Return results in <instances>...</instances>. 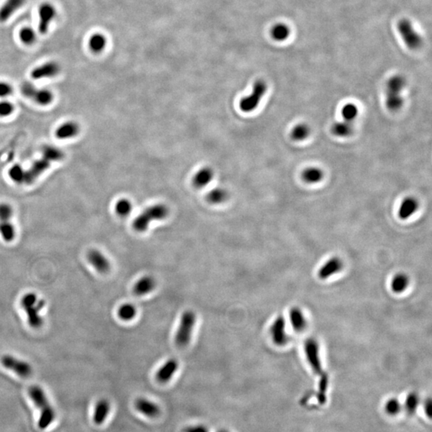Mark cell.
Segmentation results:
<instances>
[{
    "label": "cell",
    "mask_w": 432,
    "mask_h": 432,
    "mask_svg": "<svg viewBox=\"0 0 432 432\" xmlns=\"http://www.w3.org/2000/svg\"><path fill=\"white\" fill-rule=\"evenodd\" d=\"M420 403V396L416 393H410L406 397L403 407L409 415H413L417 411Z\"/></svg>",
    "instance_id": "1f68e13d"
},
{
    "label": "cell",
    "mask_w": 432,
    "mask_h": 432,
    "mask_svg": "<svg viewBox=\"0 0 432 432\" xmlns=\"http://www.w3.org/2000/svg\"><path fill=\"white\" fill-rule=\"evenodd\" d=\"M87 259L94 268L101 274L108 273L111 270V263L108 258L100 250L92 249L87 253Z\"/></svg>",
    "instance_id": "5bb4252c"
},
{
    "label": "cell",
    "mask_w": 432,
    "mask_h": 432,
    "mask_svg": "<svg viewBox=\"0 0 432 432\" xmlns=\"http://www.w3.org/2000/svg\"><path fill=\"white\" fill-rule=\"evenodd\" d=\"M323 173L322 170L318 168H309L304 170L302 173V179L304 182L309 184H317L323 180Z\"/></svg>",
    "instance_id": "f1b7e54d"
},
{
    "label": "cell",
    "mask_w": 432,
    "mask_h": 432,
    "mask_svg": "<svg viewBox=\"0 0 432 432\" xmlns=\"http://www.w3.org/2000/svg\"><path fill=\"white\" fill-rule=\"evenodd\" d=\"M20 305L25 311L30 327L34 329L41 328L44 323L41 311L45 307V301L34 292H28L21 299Z\"/></svg>",
    "instance_id": "6da1fadb"
},
{
    "label": "cell",
    "mask_w": 432,
    "mask_h": 432,
    "mask_svg": "<svg viewBox=\"0 0 432 432\" xmlns=\"http://www.w3.org/2000/svg\"><path fill=\"white\" fill-rule=\"evenodd\" d=\"M115 209L116 214L120 217H126L132 210V204L128 199H122L116 203Z\"/></svg>",
    "instance_id": "ab89813d"
},
{
    "label": "cell",
    "mask_w": 432,
    "mask_h": 432,
    "mask_svg": "<svg viewBox=\"0 0 432 432\" xmlns=\"http://www.w3.org/2000/svg\"><path fill=\"white\" fill-rule=\"evenodd\" d=\"M26 0H6L0 8V23H4L25 3Z\"/></svg>",
    "instance_id": "603a6c76"
},
{
    "label": "cell",
    "mask_w": 432,
    "mask_h": 432,
    "mask_svg": "<svg viewBox=\"0 0 432 432\" xmlns=\"http://www.w3.org/2000/svg\"><path fill=\"white\" fill-rule=\"evenodd\" d=\"M304 353L307 361L316 374H323L322 360H321L320 347L318 341L314 338H309L304 343Z\"/></svg>",
    "instance_id": "52a82bcc"
},
{
    "label": "cell",
    "mask_w": 432,
    "mask_h": 432,
    "mask_svg": "<svg viewBox=\"0 0 432 432\" xmlns=\"http://www.w3.org/2000/svg\"><path fill=\"white\" fill-rule=\"evenodd\" d=\"M110 403L107 399H100L95 406L94 422L97 425L104 424L110 412Z\"/></svg>",
    "instance_id": "4316f807"
},
{
    "label": "cell",
    "mask_w": 432,
    "mask_h": 432,
    "mask_svg": "<svg viewBox=\"0 0 432 432\" xmlns=\"http://www.w3.org/2000/svg\"><path fill=\"white\" fill-rule=\"evenodd\" d=\"M134 407L138 412L150 418H155L160 413L159 405L149 399L139 398L134 402Z\"/></svg>",
    "instance_id": "d6986e66"
},
{
    "label": "cell",
    "mask_w": 432,
    "mask_h": 432,
    "mask_svg": "<svg viewBox=\"0 0 432 432\" xmlns=\"http://www.w3.org/2000/svg\"><path fill=\"white\" fill-rule=\"evenodd\" d=\"M107 44V40L104 35L100 34H95L90 39L89 46L92 52L95 53H100L104 50Z\"/></svg>",
    "instance_id": "8d00e7d4"
},
{
    "label": "cell",
    "mask_w": 432,
    "mask_h": 432,
    "mask_svg": "<svg viewBox=\"0 0 432 432\" xmlns=\"http://www.w3.org/2000/svg\"><path fill=\"white\" fill-rule=\"evenodd\" d=\"M397 28L407 48L416 50L422 46V37L414 29L411 21L402 19L398 22Z\"/></svg>",
    "instance_id": "ba28073f"
},
{
    "label": "cell",
    "mask_w": 432,
    "mask_h": 432,
    "mask_svg": "<svg viewBox=\"0 0 432 432\" xmlns=\"http://www.w3.org/2000/svg\"><path fill=\"white\" fill-rule=\"evenodd\" d=\"M271 340L277 347H284L290 341L288 332V323L282 315L276 317L269 329Z\"/></svg>",
    "instance_id": "30bf717a"
},
{
    "label": "cell",
    "mask_w": 432,
    "mask_h": 432,
    "mask_svg": "<svg viewBox=\"0 0 432 432\" xmlns=\"http://www.w3.org/2000/svg\"><path fill=\"white\" fill-rule=\"evenodd\" d=\"M179 363L175 359L168 360L165 364L159 368L156 374V378L159 382L165 383L172 379V377L178 370Z\"/></svg>",
    "instance_id": "44dd1931"
},
{
    "label": "cell",
    "mask_w": 432,
    "mask_h": 432,
    "mask_svg": "<svg viewBox=\"0 0 432 432\" xmlns=\"http://www.w3.org/2000/svg\"><path fill=\"white\" fill-rule=\"evenodd\" d=\"M21 93L40 106H48L54 100V95L52 91L44 88H38L28 82L23 83L21 86Z\"/></svg>",
    "instance_id": "8992f818"
},
{
    "label": "cell",
    "mask_w": 432,
    "mask_h": 432,
    "mask_svg": "<svg viewBox=\"0 0 432 432\" xmlns=\"http://www.w3.org/2000/svg\"><path fill=\"white\" fill-rule=\"evenodd\" d=\"M228 198V193L223 188H215L211 190L207 194V199L209 203L213 204L224 203Z\"/></svg>",
    "instance_id": "d6a6232c"
},
{
    "label": "cell",
    "mask_w": 432,
    "mask_h": 432,
    "mask_svg": "<svg viewBox=\"0 0 432 432\" xmlns=\"http://www.w3.org/2000/svg\"><path fill=\"white\" fill-rule=\"evenodd\" d=\"M19 37H20L22 42L27 45L34 44L36 40V35H35V31L29 27H25L23 30H21Z\"/></svg>",
    "instance_id": "60d3db41"
},
{
    "label": "cell",
    "mask_w": 432,
    "mask_h": 432,
    "mask_svg": "<svg viewBox=\"0 0 432 432\" xmlns=\"http://www.w3.org/2000/svg\"><path fill=\"white\" fill-rule=\"evenodd\" d=\"M267 84L264 81L258 80L254 83L253 91L250 95L240 100V107L244 112H251L255 110L262 98L267 91Z\"/></svg>",
    "instance_id": "9c48e42d"
},
{
    "label": "cell",
    "mask_w": 432,
    "mask_h": 432,
    "mask_svg": "<svg viewBox=\"0 0 432 432\" xmlns=\"http://www.w3.org/2000/svg\"><path fill=\"white\" fill-rule=\"evenodd\" d=\"M30 397L35 405L40 409V417L39 420V427L42 430L50 426L56 419V412L51 406L46 396L44 390L39 386H31L28 390Z\"/></svg>",
    "instance_id": "7a4b0ae2"
},
{
    "label": "cell",
    "mask_w": 432,
    "mask_h": 432,
    "mask_svg": "<svg viewBox=\"0 0 432 432\" xmlns=\"http://www.w3.org/2000/svg\"><path fill=\"white\" fill-rule=\"evenodd\" d=\"M291 31L289 27L283 23H277L271 28V37L276 41H284L289 37Z\"/></svg>",
    "instance_id": "4dcf8cb0"
},
{
    "label": "cell",
    "mask_w": 432,
    "mask_h": 432,
    "mask_svg": "<svg viewBox=\"0 0 432 432\" xmlns=\"http://www.w3.org/2000/svg\"><path fill=\"white\" fill-rule=\"evenodd\" d=\"M15 112V106L8 100H0V117H8Z\"/></svg>",
    "instance_id": "b9f144b4"
},
{
    "label": "cell",
    "mask_w": 432,
    "mask_h": 432,
    "mask_svg": "<svg viewBox=\"0 0 432 432\" xmlns=\"http://www.w3.org/2000/svg\"><path fill=\"white\" fill-rule=\"evenodd\" d=\"M309 126L304 123L296 125L294 126L291 132V137L294 141H303L306 139L310 134Z\"/></svg>",
    "instance_id": "e575fe53"
},
{
    "label": "cell",
    "mask_w": 432,
    "mask_h": 432,
    "mask_svg": "<svg viewBox=\"0 0 432 432\" xmlns=\"http://www.w3.org/2000/svg\"><path fill=\"white\" fill-rule=\"evenodd\" d=\"M0 362L5 368L12 370L13 372L23 378H28L33 372L31 364L10 355L2 356L0 359Z\"/></svg>",
    "instance_id": "8fae6325"
},
{
    "label": "cell",
    "mask_w": 432,
    "mask_h": 432,
    "mask_svg": "<svg viewBox=\"0 0 432 432\" xmlns=\"http://www.w3.org/2000/svg\"><path fill=\"white\" fill-rule=\"evenodd\" d=\"M419 207V203L415 198L407 197L402 202L399 210V216L403 220L409 219L415 214Z\"/></svg>",
    "instance_id": "cb8c5ba5"
},
{
    "label": "cell",
    "mask_w": 432,
    "mask_h": 432,
    "mask_svg": "<svg viewBox=\"0 0 432 432\" xmlns=\"http://www.w3.org/2000/svg\"><path fill=\"white\" fill-rule=\"evenodd\" d=\"M288 322L294 331L301 334L308 328V318L304 310L299 307H293L288 312Z\"/></svg>",
    "instance_id": "4fadbf2b"
},
{
    "label": "cell",
    "mask_w": 432,
    "mask_h": 432,
    "mask_svg": "<svg viewBox=\"0 0 432 432\" xmlns=\"http://www.w3.org/2000/svg\"><path fill=\"white\" fill-rule=\"evenodd\" d=\"M137 310L132 304H125L120 307L118 315L123 321H130L136 315Z\"/></svg>",
    "instance_id": "d590c367"
},
{
    "label": "cell",
    "mask_w": 432,
    "mask_h": 432,
    "mask_svg": "<svg viewBox=\"0 0 432 432\" xmlns=\"http://www.w3.org/2000/svg\"><path fill=\"white\" fill-rule=\"evenodd\" d=\"M333 134L339 137H347L352 134L353 131V126L352 123L347 122L343 120L342 122L335 123L331 127Z\"/></svg>",
    "instance_id": "f546056e"
},
{
    "label": "cell",
    "mask_w": 432,
    "mask_h": 432,
    "mask_svg": "<svg viewBox=\"0 0 432 432\" xmlns=\"http://www.w3.org/2000/svg\"><path fill=\"white\" fill-rule=\"evenodd\" d=\"M39 14H40L39 31L41 34H46L49 29L51 22L56 17V8L50 3H44L40 6Z\"/></svg>",
    "instance_id": "e0dca14e"
},
{
    "label": "cell",
    "mask_w": 432,
    "mask_h": 432,
    "mask_svg": "<svg viewBox=\"0 0 432 432\" xmlns=\"http://www.w3.org/2000/svg\"><path fill=\"white\" fill-rule=\"evenodd\" d=\"M42 157L52 164V162L61 161L64 157V153L59 147L52 145H47L42 148Z\"/></svg>",
    "instance_id": "83f0119b"
},
{
    "label": "cell",
    "mask_w": 432,
    "mask_h": 432,
    "mask_svg": "<svg viewBox=\"0 0 432 432\" xmlns=\"http://www.w3.org/2000/svg\"><path fill=\"white\" fill-rule=\"evenodd\" d=\"M402 409H403V405L396 398H391L385 403L384 412L388 416H397L398 414L401 412Z\"/></svg>",
    "instance_id": "74e56055"
},
{
    "label": "cell",
    "mask_w": 432,
    "mask_h": 432,
    "mask_svg": "<svg viewBox=\"0 0 432 432\" xmlns=\"http://www.w3.org/2000/svg\"><path fill=\"white\" fill-rule=\"evenodd\" d=\"M11 219V216L0 217V235L2 240L6 242H11L15 240L16 236L15 226L13 224Z\"/></svg>",
    "instance_id": "7402d4cb"
},
{
    "label": "cell",
    "mask_w": 432,
    "mask_h": 432,
    "mask_svg": "<svg viewBox=\"0 0 432 432\" xmlns=\"http://www.w3.org/2000/svg\"><path fill=\"white\" fill-rule=\"evenodd\" d=\"M343 269V262L341 258L337 256L331 257L321 265L318 271V277L322 280H327L340 273Z\"/></svg>",
    "instance_id": "7c38bea8"
},
{
    "label": "cell",
    "mask_w": 432,
    "mask_h": 432,
    "mask_svg": "<svg viewBox=\"0 0 432 432\" xmlns=\"http://www.w3.org/2000/svg\"><path fill=\"white\" fill-rule=\"evenodd\" d=\"M50 162L41 157L34 162L31 168L26 170L25 184H30L36 180L38 177H40L42 174L50 168Z\"/></svg>",
    "instance_id": "2e32d148"
},
{
    "label": "cell",
    "mask_w": 432,
    "mask_h": 432,
    "mask_svg": "<svg viewBox=\"0 0 432 432\" xmlns=\"http://www.w3.org/2000/svg\"><path fill=\"white\" fill-rule=\"evenodd\" d=\"M214 172L210 168H203L197 172L193 177V185L197 188H202L207 186L213 178Z\"/></svg>",
    "instance_id": "484cf974"
},
{
    "label": "cell",
    "mask_w": 432,
    "mask_h": 432,
    "mask_svg": "<svg viewBox=\"0 0 432 432\" xmlns=\"http://www.w3.org/2000/svg\"><path fill=\"white\" fill-rule=\"evenodd\" d=\"M155 287V279L151 276H144L134 284L133 292L136 296H144L153 291Z\"/></svg>",
    "instance_id": "d4e9b609"
},
{
    "label": "cell",
    "mask_w": 432,
    "mask_h": 432,
    "mask_svg": "<svg viewBox=\"0 0 432 432\" xmlns=\"http://www.w3.org/2000/svg\"><path fill=\"white\" fill-rule=\"evenodd\" d=\"M411 284V280L407 274L398 272L393 275L390 281V289L395 295L404 293Z\"/></svg>",
    "instance_id": "ffe728a7"
},
{
    "label": "cell",
    "mask_w": 432,
    "mask_h": 432,
    "mask_svg": "<svg viewBox=\"0 0 432 432\" xmlns=\"http://www.w3.org/2000/svg\"><path fill=\"white\" fill-rule=\"evenodd\" d=\"M80 132V126L75 121H66L57 127L56 130V137L60 140L71 139L78 135Z\"/></svg>",
    "instance_id": "9a60e30c"
},
{
    "label": "cell",
    "mask_w": 432,
    "mask_h": 432,
    "mask_svg": "<svg viewBox=\"0 0 432 432\" xmlns=\"http://www.w3.org/2000/svg\"><path fill=\"white\" fill-rule=\"evenodd\" d=\"M60 71V66L57 62H48L34 69L31 75L34 79H48L58 75Z\"/></svg>",
    "instance_id": "ac0fdd59"
},
{
    "label": "cell",
    "mask_w": 432,
    "mask_h": 432,
    "mask_svg": "<svg viewBox=\"0 0 432 432\" xmlns=\"http://www.w3.org/2000/svg\"><path fill=\"white\" fill-rule=\"evenodd\" d=\"M432 403L431 399H428L426 404H425V412L428 415V417H431L432 416Z\"/></svg>",
    "instance_id": "f6af8a7d"
},
{
    "label": "cell",
    "mask_w": 432,
    "mask_h": 432,
    "mask_svg": "<svg viewBox=\"0 0 432 432\" xmlns=\"http://www.w3.org/2000/svg\"><path fill=\"white\" fill-rule=\"evenodd\" d=\"M195 322H196V315L194 311L186 310L183 313L176 335V343L177 345L184 347L188 344L191 339Z\"/></svg>",
    "instance_id": "5b68a950"
},
{
    "label": "cell",
    "mask_w": 432,
    "mask_h": 432,
    "mask_svg": "<svg viewBox=\"0 0 432 432\" xmlns=\"http://www.w3.org/2000/svg\"><path fill=\"white\" fill-rule=\"evenodd\" d=\"M217 432H229V431L226 430V429H220Z\"/></svg>",
    "instance_id": "bcb514c9"
},
{
    "label": "cell",
    "mask_w": 432,
    "mask_h": 432,
    "mask_svg": "<svg viewBox=\"0 0 432 432\" xmlns=\"http://www.w3.org/2000/svg\"><path fill=\"white\" fill-rule=\"evenodd\" d=\"M358 113H359V110L357 106L353 104H347L342 109L343 120L352 123H353L354 120L357 118Z\"/></svg>",
    "instance_id": "f35d334b"
},
{
    "label": "cell",
    "mask_w": 432,
    "mask_h": 432,
    "mask_svg": "<svg viewBox=\"0 0 432 432\" xmlns=\"http://www.w3.org/2000/svg\"><path fill=\"white\" fill-rule=\"evenodd\" d=\"M405 79L401 75H395L387 81L386 87V105L391 112H397L403 107L401 91L405 87Z\"/></svg>",
    "instance_id": "3957f363"
},
{
    "label": "cell",
    "mask_w": 432,
    "mask_h": 432,
    "mask_svg": "<svg viewBox=\"0 0 432 432\" xmlns=\"http://www.w3.org/2000/svg\"><path fill=\"white\" fill-rule=\"evenodd\" d=\"M184 432H209V430L207 427L203 424H196V425L186 427L184 429Z\"/></svg>",
    "instance_id": "ee69618b"
},
{
    "label": "cell",
    "mask_w": 432,
    "mask_h": 432,
    "mask_svg": "<svg viewBox=\"0 0 432 432\" xmlns=\"http://www.w3.org/2000/svg\"><path fill=\"white\" fill-rule=\"evenodd\" d=\"M168 215V208L164 204H155L143 211L133 222V228L136 232H143L147 229L151 222L165 219Z\"/></svg>",
    "instance_id": "277c9868"
},
{
    "label": "cell",
    "mask_w": 432,
    "mask_h": 432,
    "mask_svg": "<svg viewBox=\"0 0 432 432\" xmlns=\"http://www.w3.org/2000/svg\"><path fill=\"white\" fill-rule=\"evenodd\" d=\"M9 177L16 184H25L26 170L22 166L15 164L9 170Z\"/></svg>",
    "instance_id": "836d02e7"
},
{
    "label": "cell",
    "mask_w": 432,
    "mask_h": 432,
    "mask_svg": "<svg viewBox=\"0 0 432 432\" xmlns=\"http://www.w3.org/2000/svg\"><path fill=\"white\" fill-rule=\"evenodd\" d=\"M13 92V88L9 83L6 82H0V98L5 99Z\"/></svg>",
    "instance_id": "7bdbcfd3"
}]
</instances>
